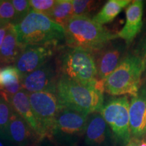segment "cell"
I'll return each instance as SVG.
<instances>
[{"mask_svg": "<svg viewBox=\"0 0 146 146\" xmlns=\"http://www.w3.org/2000/svg\"><path fill=\"white\" fill-rule=\"evenodd\" d=\"M14 110L10 103L0 96V138L5 140L7 128Z\"/></svg>", "mask_w": 146, "mask_h": 146, "instance_id": "obj_22", "label": "cell"}, {"mask_svg": "<svg viewBox=\"0 0 146 146\" xmlns=\"http://www.w3.org/2000/svg\"><path fill=\"white\" fill-rule=\"evenodd\" d=\"M83 137L85 146H119L100 112L89 115Z\"/></svg>", "mask_w": 146, "mask_h": 146, "instance_id": "obj_11", "label": "cell"}, {"mask_svg": "<svg viewBox=\"0 0 146 146\" xmlns=\"http://www.w3.org/2000/svg\"><path fill=\"white\" fill-rule=\"evenodd\" d=\"M5 141L15 146H32L41 142L28 123L14 111L7 128Z\"/></svg>", "mask_w": 146, "mask_h": 146, "instance_id": "obj_14", "label": "cell"}, {"mask_svg": "<svg viewBox=\"0 0 146 146\" xmlns=\"http://www.w3.org/2000/svg\"><path fill=\"white\" fill-rule=\"evenodd\" d=\"M144 1L135 0L126 8V22L123 28L117 34L118 38L124 40L128 46L141 31L143 25Z\"/></svg>", "mask_w": 146, "mask_h": 146, "instance_id": "obj_15", "label": "cell"}, {"mask_svg": "<svg viewBox=\"0 0 146 146\" xmlns=\"http://www.w3.org/2000/svg\"><path fill=\"white\" fill-rule=\"evenodd\" d=\"M140 139L136 137H131L129 141L125 146H139Z\"/></svg>", "mask_w": 146, "mask_h": 146, "instance_id": "obj_28", "label": "cell"}, {"mask_svg": "<svg viewBox=\"0 0 146 146\" xmlns=\"http://www.w3.org/2000/svg\"><path fill=\"white\" fill-rule=\"evenodd\" d=\"M12 1L16 12V21L14 25L20 23L29 13L31 7L29 1L27 0H13Z\"/></svg>", "mask_w": 146, "mask_h": 146, "instance_id": "obj_25", "label": "cell"}, {"mask_svg": "<svg viewBox=\"0 0 146 146\" xmlns=\"http://www.w3.org/2000/svg\"><path fill=\"white\" fill-rule=\"evenodd\" d=\"M10 104L14 112L19 114L28 123L31 128L39 136L41 141H43L45 139L44 135L33 112L29 102V94L25 91H20L10 98Z\"/></svg>", "mask_w": 146, "mask_h": 146, "instance_id": "obj_16", "label": "cell"}, {"mask_svg": "<svg viewBox=\"0 0 146 146\" xmlns=\"http://www.w3.org/2000/svg\"><path fill=\"white\" fill-rule=\"evenodd\" d=\"M129 125L131 137L141 138L146 135V78L142 81L129 106Z\"/></svg>", "mask_w": 146, "mask_h": 146, "instance_id": "obj_13", "label": "cell"}, {"mask_svg": "<svg viewBox=\"0 0 146 146\" xmlns=\"http://www.w3.org/2000/svg\"><path fill=\"white\" fill-rule=\"evenodd\" d=\"M56 68L47 62L33 72L22 77V89L30 93L50 91L56 94L58 80Z\"/></svg>", "mask_w": 146, "mask_h": 146, "instance_id": "obj_12", "label": "cell"}, {"mask_svg": "<svg viewBox=\"0 0 146 146\" xmlns=\"http://www.w3.org/2000/svg\"><path fill=\"white\" fill-rule=\"evenodd\" d=\"M64 29L65 41L69 47L83 49L92 54L118 39L117 34L112 33L87 16H73Z\"/></svg>", "mask_w": 146, "mask_h": 146, "instance_id": "obj_2", "label": "cell"}, {"mask_svg": "<svg viewBox=\"0 0 146 146\" xmlns=\"http://www.w3.org/2000/svg\"><path fill=\"white\" fill-rule=\"evenodd\" d=\"M17 40L23 50L33 45H58L65 40L64 29L45 14L31 10L14 25Z\"/></svg>", "mask_w": 146, "mask_h": 146, "instance_id": "obj_1", "label": "cell"}, {"mask_svg": "<svg viewBox=\"0 0 146 146\" xmlns=\"http://www.w3.org/2000/svg\"><path fill=\"white\" fill-rule=\"evenodd\" d=\"M23 50L18 42L14 25L10 24L0 49V64L8 65L15 63Z\"/></svg>", "mask_w": 146, "mask_h": 146, "instance_id": "obj_18", "label": "cell"}, {"mask_svg": "<svg viewBox=\"0 0 146 146\" xmlns=\"http://www.w3.org/2000/svg\"><path fill=\"white\" fill-rule=\"evenodd\" d=\"M56 0H31V10L48 16L56 4Z\"/></svg>", "mask_w": 146, "mask_h": 146, "instance_id": "obj_24", "label": "cell"}, {"mask_svg": "<svg viewBox=\"0 0 146 146\" xmlns=\"http://www.w3.org/2000/svg\"><path fill=\"white\" fill-rule=\"evenodd\" d=\"M9 25H4V26H1L0 27V49H1V45H2L3 39H4L5 35H6L7 32H8V28H9Z\"/></svg>", "mask_w": 146, "mask_h": 146, "instance_id": "obj_27", "label": "cell"}, {"mask_svg": "<svg viewBox=\"0 0 146 146\" xmlns=\"http://www.w3.org/2000/svg\"><path fill=\"white\" fill-rule=\"evenodd\" d=\"M143 20H144V25H146V8H145V12H143Z\"/></svg>", "mask_w": 146, "mask_h": 146, "instance_id": "obj_31", "label": "cell"}, {"mask_svg": "<svg viewBox=\"0 0 146 146\" xmlns=\"http://www.w3.org/2000/svg\"><path fill=\"white\" fill-rule=\"evenodd\" d=\"M131 2L130 0H109L92 19L101 25L111 23Z\"/></svg>", "mask_w": 146, "mask_h": 146, "instance_id": "obj_19", "label": "cell"}, {"mask_svg": "<svg viewBox=\"0 0 146 146\" xmlns=\"http://www.w3.org/2000/svg\"><path fill=\"white\" fill-rule=\"evenodd\" d=\"M3 141H5V140H3L1 139V138H0V146H5L4 143H3Z\"/></svg>", "mask_w": 146, "mask_h": 146, "instance_id": "obj_32", "label": "cell"}, {"mask_svg": "<svg viewBox=\"0 0 146 146\" xmlns=\"http://www.w3.org/2000/svg\"><path fill=\"white\" fill-rule=\"evenodd\" d=\"M16 12L11 1L0 0V27L13 24L16 21Z\"/></svg>", "mask_w": 146, "mask_h": 146, "instance_id": "obj_23", "label": "cell"}, {"mask_svg": "<svg viewBox=\"0 0 146 146\" xmlns=\"http://www.w3.org/2000/svg\"><path fill=\"white\" fill-rule=\"evenodd\" d=\"M104 91L102 87L83 85L59 77L56 94L64 108L89 116L101 111L104 106Z\"/></svg>", "mask_w": 146, "mask_h": 146, "instance_id": "obj_3", "label": "cell"}, {"mask_svg": "<svg viewBox=\"0 0 146 146\" xmlns=\"http://www.w3.org/2000/svg\"><path fill=\"white\" fill-rule=\"evenodd\" d=\"M47 16L55 23L64 27L73 16L72 0H56V4Z\"/></svg>", "mask_w": 146, "mask_h": 146, "instance_id": "obj_20", "label": "cell"}, {"mask_svg": "<svg viewBox=\"0 0 146 146\" xmlns=\"http://www.w3.org/2000/svg\"><path fill=\"white\" fill-rule=\"evenodd\" d=\"M22 76L15 66L0 67V96L10 103L12 96L22 89Z\"/></svg>", "mask_w": 146, "mask_h": 146, "instance_id": "obj_17", "label": "cell"}, {"mask_svg": "<svg viewBox=\"0 0 146 146\" xmlns=\"http://www.w3.org/2000/svg\"><path fill=\"white\" fill-rule=\"evenodd\" d=\"M140 139L139 146H146V135Z\"/></svg>", "mask_w": 146, "mask_h": 146, "instance_id": "obj_30", "label": "cell"}, {"mask_svg": "<svg viewBox=\"0 0 146 146\" xmlns=\"http://www.w3.org/2000/svg\"><path fill=\"white\" fill-rule=\"evenodd\" d=\"M128 96L112 98L104 104L100 114L110 128L119 146H125L131 138Z\"/></svg>", "mask_w": 146, "mask_h": 146, "instance_id": "obj_7", "label": "cell"}, {"mask_svg": "<svg viewBox=\"0 0 146 146\" xmlns=\"http://www.w3.org/2000/svg\"><path fill=\"white\" fill-rule=\"evenodd\" d=\"M129 47L124 40H112L100 50L93 53L98 80L105 83L127 54Z\"/></svg>", "mask_w": 146, "mask_h": 146, "instance_id": "obj_9", "label": "cell"}, {"mask_svg": "<svg viewBox=\"0 0 146 146\" xmlns=\"http://www.w3.org/2000/svg\"><path fill=\"white\" fill-rule=\"evenodd\" d=\"M32 146H41V143L35 144V145H32Z\"/></svg>", "mask_w": 146, "mask_h": 146, "instance_id": "obj_33", "label": "cell"}, {"mask_svg": "<svg viewBox=\"0 0 146 146\" xmlns=\"http://www.w3.org/2000/svg\"><path fill=\"white\" fill-rule=\"evenodd\" d=\"M58 47L55 45H43L25 47L14 63V66L23 77L48 62Z\"/></svg>", "mask_w": 146, "mask_h": 146, "instance_id": "obj_10", "label": "cell"}, {"mask_svg": "<svg viewBox=\"0 0 146 146\" xmlns=\"http://www.w3.org/2000/svg\"><path fill=\"white\" fill-rule=\"evenodd\" d=\"M88 116L64 108L55 118L47 139L56 145L78 146L84 137Z\"/></svg>", "mask_w": 146, "mask_h": 146, "instance_id": "obj_6", "label": "cell"}, {"mask_svg": "<svg viewBox=\"0 0 146 146\" xmlns=\"http://www.w3.org/2000/svg\"><path fill=\"white\" fill-rule=\"evenodd\" d=\"M73 16H84L92 18L102 3V1L72 0Z\"/></svg>", "mask_w": 146, "mask_h": 146, "instance_id": "obj_21", "label": "cell"}, {"mask_svg": "<svg viewBox=\"0 0 146 146\" xmlns=\"http://www.w3.org/2000/svg\"><path fill=\"white\" fill-rule=\"evenodd\" d=\"M29 102L45 139L48 137L57 114L64 107L55 93L50 91L30 93Z\"/></svg>", "mask_w": 146, "mask_h": 146, "instance_id": "obj_8", "label": "cell"}, {"mask_svg": "<svg viewBox=\"0 0 146 146\" xmlns=\"http://www.w3.org/2000/svg\"><path fill=\"white\" fill-rule=\"evenodd\" d=\"M41 143L42 144L41 146H58L56 145V144L53 143L52 142H51L50 140L47 139V138L44 139L41 142Z\"/></svg>", "mask_w": 146, "mask_h": 146, "instance_id": "obj_29", "label": "cell"}, {"mask_svg": "<svg viewBox=\"0 0 146 146\" xmlns=\"http://www.w3.org/2000/svg\"><path fill=\"white\" fill-rule=\"evenodd\" d=\"M143 64L134 53H127L118 67L106 78L104 91L111 96H135L142 82Z\"/></svg>", "mask_w": 146, "mask_h": 146, "instance_id": "obj_5", "label": "cell"}, {"mask_svg": "<svg viewBox=\"0 0 146 146\" xmlns=\"http://www.w3.org/2000/svg\"><path fill=\"white\" fill-rule=\"evenodd\" d=\"M56 70L59 77L104 88L97 76L94 55L83 49L70 47L62 52L56 60Z\"/></svg>", "mask_w": 146, "mask_h": 146, "instance_id": "obj_4", "label": "cell"}, {"mask_svg": "<svg viewBox=\"0 0 146 146\" xmlns=\"http://www.w3.org/2000/svg\"><path fill=\"white\" fill-rule=\"evenodd\" d=\"M145 30V32L139 40L137 45L135 47V50L133 52L142 60L143 64V75H144V79L146 78V29Z\"/></svg>", "mask_w": 146, "mask_h": 146, "instance_id": "obj_26", "label": "cell"}]
</instances>
